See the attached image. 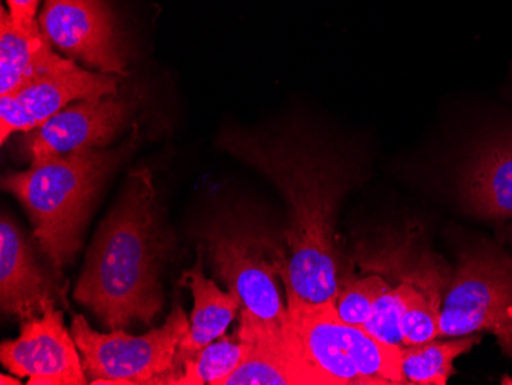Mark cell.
Wrapping results in <instances>:
<instances>
[{"label": "cell", "mask_w": 512, "mask_h": 385, "mask_svg": "<svg viewBox=\"0 0 512 385\" xmlns=\"http://www.w3.org/2000/svg\"><path fill=\"white\" fill-rule=\"evenodd\" d=\"M221 145L272 181L286 201L287 307L336 304L347 281L336 218L342 198L362 174L364 151L333 142L302 123L263 131L232 128L224 132Z\"/></svg>", "instance_id": "6da1fadb"}, {"label": "cell", "mask_w": 512, "mask_h": 385, "mask_svg": "<svg viewBox=\"0 0 512 385\" xmlns=\"http://www.w3.org/2000/svg\"><path fill=\"white\" fill-rule=\"evenodd\" d=\"M168 252L151 171L137 169L92 240L74 298L108 329L151 324L165 303L160 270Z\"/></svg>", "instance_id": "7a4b0ae2"}, {"label": "cell", "mask_w": 512, "mask_h": 385, "mask_svg": "<svg viewBox=\"0 0 512 385\" xmlns=\"http://www.w3.org/2000/svg\"><path fill=\"white\" fill-rule=\"evenodd\" d=\"M138 142V129L120 148H92L31 162L2 178V189L27 209L34 238L54 269L73 260L100 191Z\"/></svg>", "instance_id": "3957f363"}, {"label": "cell", "mask_w": 512, "mask_h": 385, "mask_svg": "<svg viewBox=\"0 0 512 385\" xmlns=\"http://www.w3.org/2000/svg\"><path fill=\"white\" fill-rule=\"evenodd\" d=\"M204 241L215 275L240 298V326L286 332L289 309L279 290L289 264L283 232L253 212L235 211L217 218Z\"/></svg>", "instance_id": "277c9868"}, {"label": "cell", "mask_w": 512, "mask_h": 385, "mask_svg": "<svg viewBox=\"0 0 512 385\" xmlns=\"http://www.w3.org/2000/svg\"><path fill=\"white\" fill-rule=\"evenodd\" d=\"M287 335L322 385L405 384L401 347L345 324L335 304L289 309Z\"/></svg>", "instance_id": "5b68a950"}, {"label": "cell", "mask_w": 512, "mask_h": 385, "mask_svg": "<svg viewBox=\"0 0 512 385\" xmlns=\"http://www.w3.org/2000/svg\"><path fill=\"white\" fill-rule=\"evenodd\" d=\"M189 327L183 307L175 306L163 326L143 336L96 332L83 315H74L71 335L89 384H168Z\"/></svg>", "instance_id": "8992f818"}, {"label": "cell", "mask_w": 512, "mask_h": 385, "mask_svg": "<svg viewBox=\"0 0 512 385\" xmlns=\"http://www.w3.org/2000/svg\"><path fill=\"white\" fill-rule=\"evenodd\" d=\"M482 332L512 359V257L493 246L460 257L440 309L439 338Z\"/></svg>", "instance_id": "52a82bcc"}, {"label": "cell", "mask_w": 512, "mask_h": 385, "mask_svg": "<svg viewBox=\"0 0 512 385\" xmlns=\"http://www.w3.org/2000/svg\"><path fill=\"white\" fill-rule=\"evenodd\" d=\"M39 25L51 45L100 73L126 76L114 16L105 0H45Z\"/></svg>", "instance_id": "ba28073f"}, {"label": "cell", "mask_w": 512, "mask_h": 385, "mask_svg": "<svg viewBox=\"0 0 512 385\" xmlns=\"http://www.w3.org/2000/svg\"><path fill=\"white\" fill-rule=\"evenodd\" d=\"M77 350L53 300L42 315L23 323L19 338L2 343L0 361L17 378H28L30 385L89 384Z\"/></svg>", "instance_id": "9c48e42d"}, {"label": "cell", "mask_w": 512, "mask_h": 385, "mask_svg": "<svg viewBox=\"0 0 512 385\" xmlns=\"http://www.w3.org/2000/svg\"><path fill=\"white\" fill-rule=\"evenodd\" d=\"M117 91V76L94 73L76 63L40 77L16 93L0 97V142L5 145L17 132L34 131L73 102L114 96Z\"/></svg>", "instance_id": "30bf717a"}, {"label": "cell", "mask_w": 512, "mask_h": 385, "mask_svg": "<svg viewBox=\"0 0 512 385\" xmlns=\"http://www.w3.org/2000/svg\"><path fill=\"white\" fill-rule=\"evenodd\" d=\"M131 109L132 103L119 94L80 100L27 132L20 148L31 162L82 149L105 148L122 131Z\"/></svg>", "instance_id": "8fae6325"}, {"label": "cell", "mask_w": 512, "mask_h": 385, "mask_svg": "<svg viewBox=\"0 0 512 385\" xmlns=\"http://www.w3.org/2000/svg\"><path fill=\"white\" fill-rule=\"evenodd\" d=\"M457 185L471 211L485 218L512 217V126L483 132L457 163Z\"/></svg>", "instance_id": "7c38bea8"}, {"label": "cell", "mask_w": 512, "mask_h": 385, "mask_svg": "<svg viewBox=\"0 0 512 385\" xmlns=\"http://www.w3.org/2000/svg\"><path fill=\"white\" fill-rule=\"evenodd\" d=\"M53 281L36 260L19 226L7 215L0 221V307L20 321L42 315L53 301Z\"/></svg>", "instance_id": "4fadbf2b"}, {"label": "cell", "mask_w": 512, "mask_h": 385, "mask_svg": "<svg viewBox=\"0 0 512 385\" xmlns=\"http://www.w3.org/2000/svg\"><path fill=\"white\" fill-rule=\"evenodd\" d=\"M180 283L191 289L194 309L189 320L191 327L178 347L174 369L169 376L168 384H175L180 378L184 362L197 355L204 347L214 343L215 339L226 335L227 327L232 324L241 310V301L237 293L229 289L224 292L214 280L204 275L201 249L198 251L197 264L184 272Z\"/></svg>", "instance_id": "5bb4252c"}, {"label": "cell", "mask_w": 512, "mask_h": 385, "mask_svg": "<svg viewBox=\"0 0 512 385\" xmlns=\"http://www.w3.org/2000/svg\"><path fill=\"white\" fill-rule=\"evenodd\" d=\"M246 343L240 366L223 385H322L321 378L296 352L286 333L238 329Z\"/></svg>", "instance_id": "9a60e30c"}, {"label": "cell", "mask_w": 512, "mask_h": 385, "mask_svg": "<svg viewBox=\"0 0 512 385\" xmlns=\"http://www.w3.org/2000/svg\"><path fill=\"white\" fill-rule=\"evenodd\" d=\"M73 59L54 51L50 40L40 30L19 28L10 14L0 11V97L10 96L40 77L66 70Z\"/></svg>", "instance_id": "2e32d148"}, {"label": "cell", "mask_w": 512, "mask_h": 385, "mask_svg": "<svg viewBox=\"0 0 512 385\" xmlns=\"http://www.w3.org/2000/svg\"><path fill=\"white\" fill-rule=\"evenodd\" d=\"M359 263L368 272L391 277L398 284H408L442 306L451 283V270L442 258L410 241H391L368 247L359 255Z\"/></svg>", "instance_id": "e0dca14e"}, {"label": "cell", "mask_w": 512, "mask_h": 385, "mask_svg": "<svg viewBox=\"0 0 512 385\" xmlns=\"http://www.w3.org/2000/svg\"><path fill=\"white\" fill-rule=\"evenodd\" d=\"M479 336H456L450 341H430L402 347V375L405 384L445 385L454 372V361L470 352Z\"/></svg>", "instance_id": "ac0fdd59"}, {"label": "cell", "mask_w": 512, "mask_h": 385, "mask_svg": "<svg viewBox=\"0 0 512 385\" xmlns=\"http://www.w3.org/2000/svg\"><path fill=\"white\" fill-rule=\"evenodd\" d=\"M246 343L238 333L221 336L184 362L178 385H223L224 379L240 366Z\"/></svg>", "instance_id": "d6986e66"}, {"label": "cell", "mask_w": 512, "mask_h": 385, "mask_svg": "<svg viewBox=\"0 0 512 385\" xmlns=\"http://www.w3.org/2000/svg\"><path fill=\"white\" fill-rule=\"evenodd\" d=\"M390 287V281L379 274L345 281L339 290L335 304L339 318L350 326L364 327L370 320L376 301Z\"/></svg>", "instance_id": "ffe728a7"}, {"label": "cell", "mask_w": 512, "mask_h": 385, "mask_svg": "<svg viewBox=\"0 0 512 385\" xmlns=\"http://www.w3.org/2000/svg\"><path fill=\"white\" fill-rule=\"evenodd\" d=\"M411 287L408 284H398L382 293L376 301L370 320L362 329L387 346L404 347L401 333L402 313L407 303Z\"/></svg>", "instance_id": "44dd1931"}, {"label": "cell", "mask_w": 512, "mask_h": 385, "mask_svg": "<svg viewBox=\"0 0 512 385\" xmlns=\"http://www.w3.org/2000/svg\"><path fill=\"white\" fill-rule=\"evenodd\" d=\"M440 309L442 306L411 287L401 320L404 347L430 343L439 338Z\"/></svg>", "instance_id": "7402d4cb"}, {"label": "cell", "mask_w": 512, "mask_h": 385, "mask_svg": "<svg viewBox=\"0 0 512 385\" xmlns=\"http://www.w3.org/2000/svg\"><path fill=\"white\" fill-rule=\"evenodd\" d=\"M42 0H7L11 22L19 28H33L39 25L37 10Z\"/></svg>", "instance_id": "603a6c76"}, {"label": "cell", "mask_w": 512, "mask_h": 385, "mask_svg": "<svg viewBox=\"0 0 512 385\" xmlns=\"http://www.w3.org/2000/svg\"><path fill=\"white\" fill-rule=\"evenodd\" d=\"M0 384L19 385L22 384V382H20V378H11V376L8 378L7 375H2L0 376Z\"/></svg>", "instance_id": "cb8c5ba5"}]
</instances>
